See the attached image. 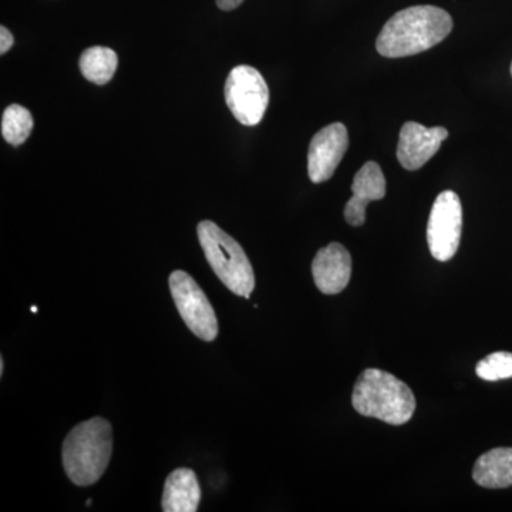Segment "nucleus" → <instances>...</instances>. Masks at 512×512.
I'll list each match as a JSON object with an SVG mask.
<instances>
[{
  "label": "nucleus",
  "mask_w": 512,
  "mask_h": 512,
  "mask_svg": "<svg viewBox=\"0 0 512 512\" xmlns=\"http://www.w3.org/2000/svg\"><path fill=\"white\" fill-rule=\"evenodd\" d=\"M453 30V19L437 6L420 5L400 10L387 20L376 40V49L387 59L426 52L443 42Z\"/></svg>",
  "instance_id": "1"
},
{
  "label": "nucleus",
  "mask_w": 512,
  "mask_h": 512,
  "mask_svg": "<svg viewBox=\"0 0 512 512\" xmlns=\"http://www.w3.org/2000/svg\"><path fill=\"white\" fill-rule=\"evenodd\" d=\"M113 453V429L101 417L83 421L64 440L63 467L67 477L79 487L96 484L109 467Z\"/></svg>",
  "instance_id": "2"
},
{
  "label": "nucleus",
  "mask_w": 512,
  "mask_h": 512,
  "mask_svg": "<svg viewBox=\"0 0 512 512\" xmlns=\"http://www.w3.org/2000/svg\"><path fill=\"white\" fill-rule=\"evenodd\" d=\"M352 404L360 416L373 417L392 426L412 419L416 399L402 380L380 369H366L353 389Z\"/></svg>",
  "instance_id": "3"
},
{
  "label": "nucleus",
  "mask_w": 512,
  "mask_h": 512,
  "mask_svg": "<svg viewBox=\"0 0 512 512\" xmlns=\"http://www.w3.org/2000/svg\"><path fill=\"white\" fill-rule=\"evenodd\" d=\"M197 234L218 279L235 295L249 299L255 289V274L241 245L212 221H201Z\"/></svg>",
  "instance_id": "4"
},
{
  "label": "nucleus",
  "mask_w": 512,
  "mask_h": 512,
  "mask_svg": "<svg viewBox=\"0 0 512 512\" xmlns=\"http://www.w3.org/2000/svg\"><path fill=\"white\" fill-rule=\"evenodd\" d=\"M224 93L228 109L242 126L254 127L264 119L269 89L264 76L254 67H234L225 82Z\"/></svg>",
  "instance_id": "5"
},
{
  "label": "nucleus",
  "mask_w": 512,
  "mask_h": 512,
  "mask_svg": "<svg viewBox=\"0 0 512 512\" xmlns=\"http://www.w3.org/2000/svg\"><path fill=\"white\" fill-rule=\"evenodd\" d=\"M170 291L185 325L197 338L212 342L218 336V320L207 295L187 272L170 275Z\"/></svg>",
  "instance_id": "6"
},
{
  "label": "nucleus",
  "mask_w": 512,
  "mask_h": 512,
  "mask_svg": "<svg viewBox=\"0 0 512 512\" xmlns=\"http://www.w3.org/2000/svg\"><path fill=\"white\" fill-rule=\"evenodd\" d=\"M463 232V207L454 191H443L434 201L427 224V244L431 255L447 262L457 254Z\"/></svg>",
  "instance_id": "7"
},
{
  "label": "nucleus",
  "mask_w": 512,
  "mask_h": 512,
  "mask_svg": "<svg viewBox=\"0 0 512 512\" xmlns=\"http://www.w3.org/2000/svg\"><path fill=\"white\" fill-rule=\"evenodd\" d=\"M349 148L348 128L342 123L323 127L313 136L308 151V174L312 183L330 180Z\"/></svg>",
  "instance_id": "8"
},
{
  "label": "nucleus",
  "mask_w": 512,
  "mask_h": 512,
  "mask_svg": "<svg viewBox=\"0 0 512 512\" xmlns=\"http://www.w3.org/2000/svg\"><path fill=\"white\" fill-rule=\"evenodd\" d=\"M447 137V128H427L416 121H407L400 130L397 160L406 170H420L424 164L429 163V160L436 156Z\"/></svg>",
  "instance_id": "9"
},
{
  "label": "nucleus",
  "mask_w": 512,
  "mask_h": 512,
  "mask_svg": "<svg viewBox=\"0 0 512 512\" xmlns=\"http://www.w3.org/2000/svg\"><path fill=\"white\" fill-rule=\"evenodd\" d=\"M313 281L320 292L336 295L345 291L352 276V256L339 242L319 249L312 262Z\"/></svg>",
  "instance_id": "10"
},
{
  "label": "nucleus",
  "mask_w": 512,
  "mask_h": 512,
  "mask_svg": "<svg viewBox=\"0 0 512 512\" xmlns=\"http://www.w3.org/2000/svg\"><path fill=\"white\" fill-rule=\"evenodd\" d=\"M386 195V178L380 165L367 161L352 183V198L345 207V220L352 227H362L366 221V207L369 202L383 200Z\"/></svg>",
  "instance_id": "11"
},
{
  "label": "nucleus",
  "mask_w": 512,
  "mask_h": 512,
  "mask_svg": "<svg viewBox=\"0 0 512 512\" xmlns=\"http://www.w3.org/2000/svg\"><path fill=\"white\" fill-rule=\"evenodd\" d=\"M200 501V483L190 468H177L165 480L161 501L164 512H195Z\"/></svg>",
  "instance_id": "12"
},
{
  "label": "nucleus",
  "mask_w": 512,
  "mask_h": 512,
  "mask_svg": "<svg viewBox=\"0 0 512 512\" xmlns=\"http://www.w3.org/2000/svg\"><path fill=\"white\" fill-rule=\"evenodd\" d=\"M474 481L480 487H512V448L498 447L483 454L473 468Z\"/></svg>",
  "instance_id": "13"
},
{
  "label": "nucleus",
  "mask_w": 512,
  "mask_h": 512,
  "mask_svg": "<svg viewBox=\"0 0 512 512\" xmlns=\"http://www.w3.org/2000/svg\"><path fill=\"white\" fill-rule=\"evenodd\" d=\"M119 64V57L109 47L93 46L84 50L80 56V72L89 82L106 84L113 79Z\"/></svg>",
  "instance_id": "14"
},
{
  "label": "nucleus",
  "mask_w": 512,
  "mask_h": 512,
  "mask_svg": "<svg viewBox=\"0 0 512 512\" xmlns=\"http://www.w3.org/2000/svg\"><path fill=\"white\" fill-rule=\"evenodd\" d=\"M33 128V117L20 104H12L3 111L2 136L12 146L18 147L28 140Z\"/></svg>",
  "instance_id": "15"
},
{
  "label": "nucleus",
  "mask_w": 512,
  "mask_h": 512,
  "mask_svg": "<svg viewBox=\"0 0 512 512\" xmlns=\"http://www.w3.org/2000/svg\"><path fill=\"white\" fill-rule=\"evenodd\" d=\"M477 376L485 382H498V380L511 379L512 377V353H491L478 362Z\"/></svg>",
  "instance_id": "16"
},
{
  "label": "nucleus",
  "mask_w": 512,
  "mask_h": 512,
  "mask_svg": "<svg viewBox=\"0 0 512 512\" xmlns=\"http://www.w3.org/2000/svg\"><path fill=\"white\" fill-rule=\"evenodd\" d=\"M13 43H15V37L10 33L9 29L2 26V28H0V53H2V55L8 53Z\"/></svg>",
  "instance_id": "17"
},
{
  "label": "nucleus",
  "mask_w": 512,
  "mask_h": 512,
  "mask_svg": "<svg viewBox=\"0 0 512 512\" xmlns=\"http://www.w3.org/2000/svg\"><path fill=\"white\" fill-rule=\"evenodd\" d=\"M215 2H217L218 8L224 10V12H229V10L239 8L244 0H215Z\"/></svg>",
  "instance_id": "18"
},
{
  "label": "nucleus",
  "mask_w": 512,
  "mask_h": 512,
  "mask_svg": "<svg viewBox=\"0 0 512 512\" xmlns=\"http://www.w3.org/2000/svg\"><path fill=\"white\" fill-rule=\"evenodd\" d=\"M3 369H5V362H3V359L0 360V376L3 375Z\"/></svg>",
  "instance_id": "19"
},
{
  "label": "nucleus",
  "mask_w": 512,
  "mask_h": 512,
  "mask_svg": "<svg viewBox=\"0 0 512 512\" xmlns=\"http://www.w3.org/2000/svg\"><path fill=\"white\" fill-rule=\"evenodd\" d=\"M32 312H33V313H36V312H37V308H36V306H32Z\"/></svg>",
  "instance_id": "20"
},
{
  "label": "nucleus",
  "mask_w": 512,
  "mask_h": 512,
  "mask_svg": "<svg viewBox=\"0 0 512 512\" xmlns=\"http://www.w3.org/2000/svg\"><path fill=\"white\" fill-rule=\"evenodd\" d=\"M511 76H512V63H511Z\"/></svg>",
  "instance_id": "21"
}]
</instances>
